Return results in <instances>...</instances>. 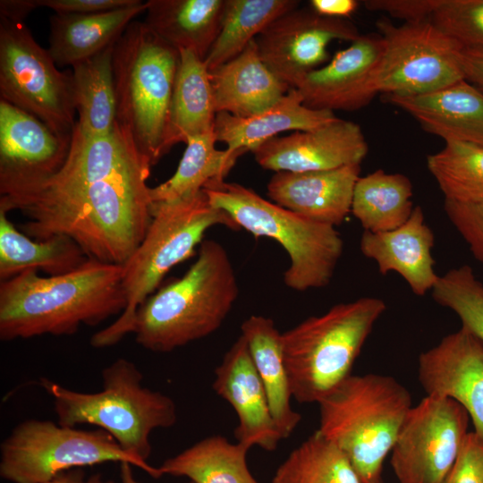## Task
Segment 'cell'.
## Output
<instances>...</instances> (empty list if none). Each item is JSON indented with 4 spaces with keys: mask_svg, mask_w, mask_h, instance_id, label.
Returning a JSON list of instances; mask_svg holds the SVG:
<instances>
[{
    "mask_svg": "<svg viewBox=\"0 0 483 483\" xmlns=\"http://www.w3.org/2000/svg\"><path fill=\"white\" fill-rule=\"evenodd\" d=\"M123 267L89 258L55 276L29 270L0 282V339L72 335L123 313Z\"/></svg>",
    "mask_w": 483,
    "mask_h": 483,
    "instance_id": "1",
    "label": "cell"
},
{
    "mask_svg": "<svg viewBox=\"0 0 483 483\" xmlns=\"http://www.w3.org/2000/svg\"><path fill=\"white\" fill-rule=\"evenodd\" d=\"M239 294L225 249L203 240L198 258L180 278L163 285L138 309L132 334L144 349L169 352L216 332Z\"/></svg>",
    "mask_w": 483,
    "mask_h": 483,
    "instance_id": "2",
    "label": "cell"
},
{
    "mask_svg": "<svg viewBox=\"0 0 483 483\" xmlns=\"http://www.w3.org/2000/svg\"><path fill=\"white\" fill-rule=\"evenodd\" d=\"M150 212L144 239L122 266L126 307L116 320L92 335L95 348L114 345L132 333L138 309L172 267L195 253L209 228L220 225L240 229L226 212L210 204L203 190L173 201L151 202Z\"/></svg>",
    "mask_w": 483,
    "mask_h": 483,
    "instance_id": "3",
    "label": "cell"
},
{
    "mask_svg": "<svg viewBox=\"0 0 483 483\" xmlns=\"http://www.w3.org/2000/svg\"><path fill=\"white\" fill-rule=\"evenodd\" d=\"M102 389L86 393L47 378L40 386L51 396L57 423L66 427L96 426L113 436L127 453L148 462L150 435L177 422V407L168 395L142 385L137 366L119 358L101 371Z\"/></svg>",
    "mask_w": 483,
    "mask_h": 483,
    "instance_id": "4",
    "label": "cell"
},
{
    "mask_svg": "<svg viewBox=\"0 0 483 483\" xmlns=\"http://www.w3.org/2000/svg\"><path fill=\"white\" fill-rule=\"evenodd\" d=\"M318 404L317 431L345 454L361 483L379 480L412 407L410 392L390 376L350 375Z\"/></svg>",
    "mask_w": 483,
    "mask_h": 483,
    "instance_id": "5",
    "label": "cell"
},
{
    "mask_svg": "<svg viewBox=\"0 0 483 483\" xmlns=\"http://www.w3.org/2000/svg\"><path fill=\"white\" fill-rule=\"evenodd\" d=\"M179 61V51L143 21H133L114 45L116 123L151 166L166 154L169 108Z\"/></svg>",
    "mask_w": 483,
    "mask_h": 483,
    "instance_id": "6",
    "label": "cell"
},
{
    "mask_svg": "<svg viewBox=\"0 0 483 483\" xmlns=\"http://www.w3.org/2000/svg\"><path fill=\"white\" fill-rule=\"evenodd\" d=\"M386 309L382 299L361 297L334 305L281 334L292 398L318 403L351 374L375 324Z\"/></svg>",
    "mask_w": 483,
    "mask_h": 483,
    "instance_id": "7",
    "label": "cell"
},
{
    "mask_svg": "<svg viewBox=\"0 0 483 483\" xmlns=\"http://www.w3.org/2000/svg\"><path fill=\"white\" fill-rule=\"evenodd\" d=\"M203 191L210 204L226 212L239 228L282 245L290 258L284 274L286 286L304 292L329 284L343 250L335 226L303 217L239 183L223 181Z\"/></svg>",
    "mask_w": 483,
    "mask_h": 483,
    "instance_id": "8",
    "label": "cell"
},
{
    "mask_svg": "<svg viewBox=\"0 0 483 483\" xmlns=\"http://www.w3.org/2000/svg\"><path fill=\"white\" fill-rule=\"evenodd\" d=\"M151 165L137 160L94 183L80 204L49 231L64 234L89 258L123 266L145 237L151 222Z\"/></svg>",
    "mask_w": 483,
    "mask_h": 483,
    "instance_id": "9",
    "label": "cell"
},
{
    "mask_svg": "<svg viewBox=\"0 0 483 483\" xmlns=\"http://www.w3.org/2000/svg\"><path fill=\"white\" fill-rule=\"evenodd\" d=\"M109 462H129L154 479L163 476L159 468L127 453L99 428L30 419L14 427L0 446V475L12 483H47L73 468Z\"/></svg>",
    "mask_w": 483,
    "mask_h": 483,
    "instance_id": "10",
    "label": "cell"
},
{
    "mask_svg": "<svg viewBox=\"0 0 483 483\" xmlns=\"http://www.w3.org/2000/svg\"><path fill=\"white\" fill-rule=\"evenodd\" d=\"M140 159L146 160L117 123L109 135L98 138L84 136L75 124L61 169L25 195L0 199V210H21L30 218L21 225L23 233L45 240L53 226L78 208L90 186Z\"/></svg>",
    "mask_w": 483,
    "mask_h": 483,
    "instance_id": "11",
    "label": "cell"
},
{
    "mask_svg": "<svg viewBox=\"0 0 483 483\" xmlns=\"http://www.w3.org/2000/svg\"><path fill=\"white\" fill-rule=\"evenodd\" d=\"M0 99L72 137L77 121L72 74L58 70L24 22L1 16Z\"/></svg>",
    "mask_w": 483,
    "mask_h": 483,
    "instance_id": "12",
    "label": "cell"
},
{
    "mask_svg": "<svg viewBox=\"0 0 483 483\" xmlns=\"http://www.w3.org/2000/svg\"><path fill=\"white\" fill-rule=\"evenodd\" d=\"M376 26L384 39L373 80L377 94L423 95L465 80L463 47L430 21L395 26L384 18Z\"/></svg>",
    "mask_w": 483,
    "mask_h": 483,
    "instance_id": "13",
    "label": "cell"
},
{
    "mask_svg": "<svg viewBox=\"0 0 483 483\" xmlns=\"http://www.w3.org/2000/svg\"><path fill=\"white\" fill-rule=\"evenodd\" d=\"M470 417L455 401L426 395L409 411L391 451L399 483H443L468 434Z\"/></svg>",
    "mask_w": 483,
    "mask_h": 483,
    "instance_id": "14",
    "label": "cell"
},
{
    "mask_svg": "<svg viewBox=\"0 0 483 483\" xmlns=\"http://www.w3.org/2000/svg\"><path fill=\"white\" fill-rule=\"evenodd\" d=\"M360 36L349 19L318 14L310 7H296L281 15L255 38L261 59L291 89L329 58L332 41L352 42Z\"/></svg>",
    "mask_w": 483,
    "mask_h": 483,
    "instance_id": "15",
    "label": "cell"
},
{
    "mask_svg": "<svg viewBox=\"0 0 483 483\" xmlns=\"http://www.w3.org/2000/svg\"><path fill=\"white\" fill-rule=\"evenodd\" d=\"M72 139L0 99V199L25 195L55 174Z\"/></svg>",
    "mask_w": 483,
    "mask_h": 483,
    "instance_id": "16",
    "label": "cell"
},
{
    "mask_svg": "<svg viewBox=\"0 0 483 483\" xmlns=\"http://www.w3.org/2000/svg\"><path fill=\"white\" fill-rule=\"evenodd\" d=\"M368 151L360 125L337 117L315 129L272 138L251 152L264 169L300 173L360 165Z\"/></svg>",
    "mask_w": 483,
    "mask_h": 483,
    "instance_id": "17",
    "label": "cell"
},
{
    "mask_svg": "<svg viewBox=\"0 0 483 483\" xmlns=\"http://www.w3.org/2000/svg\"><path fill=\"white\" fill-rule=\"evenodd\" d=\"M419 380L428 395L459 403L483 439V343L468 330L444 336L419 357Z\"/></svg>",
    "mask_w": 483,
    "mask_h": 483,
    "instance_id": "18",
    "label": "cell"
},
{
    "mask_svg": "<svg viewBox=\"0 0 483 483\" xmlns=\"http://www.w3.org/2000/svg\"><path fill=\"white\" fill-rule=\"evenodd\" d=\"M384 51L380 34L360 35L297 88L303 104L316 110L352 112L368 106L377 94L373 80Z\"/></svg>",
    "mask_w": 483,
    "mask_h": 483,
    "instance_id": "19",
    "label": "cell"
},
{
    "mask_svg": "<svg viewBox=\"0 0 483 483\" xmlns=\"http://www.w3.org/2000/svg\"><path fill=\"white\" fill-rule=\"evenodd\" d=\"M214 391L233 407L238 417L237 442L274 451L283 439L268 403L265 387L254 366L246 340L241 335L215 370Z\"/></svg>",
    "mask_w": 483,
    "mask_h": 483,
    "instance_id": "20",
    "label": "cell"
},
{
    "mask_svg": "<svg viewBox=\"0 0 483 483\" xmlns=\"http://www.w3.org/2000/svg\"><path fill=\"white\" fill-rule=\"evenodd\" d=\"M360 165L312 172H276L267 194L274 203L310 220L341 225L352 211Z\"/></svg>",
    "mask_w": 483,
    "mask_h": 483,
    "instance_id": "21",
    "label": "cell"
},
{
    "mask_svg": "<svg viewBox=\"0 0 483 483\" xmlns=\"http://www.w3.org/2000/svg\"><path fill=\"white\" fill-rule=\"evenodd\" d=\"M434 243L435 235L425 221L423 209L416 206L409 219L395 229L364 231L360 249L376 262L380 274L396 272L414 294L423 296L431 292L439 276L434 269Z\"/></svg>",
    "mask_w": 483,
    "mask_h": 483,
    "instance_id": "22",
    "label": "cell"
},
{
    "mask_svg": "<svg viewBox=\"0 0 483 483\" xmlns=\"http://www.w3.org/2000/svg\"><path fill=\"white\" fill-rule=\"evenodd\" d=\"M384 96L445 142L483 145V91L467 80L423 95Z\"/></svg>",
    "mask_w": 483,
    "mask_h": 483,
    "instance_id": "23",
    "label": "cell"
},
{
    "mask_svg": "<svg viewBox=\"0 0 483 483\" xmlns=\"http://www.w3.org/2000/svg\"><path fill=\"white\" fill-rule=\"evenodd\" d=\"M209 78L216 113L238 117L269 109L291 89L263 62L255 39L240 55L209 71Z\"/></svg>",
    "mask_w": 483,
    "mask_h": 483,
    "instance_id": "24",
    "label": "cell"
},
{
    "mask_svg": "<svg viewBox=\"0 0 483 483\" xmlns=\"http://www.w3.org/2000/svg\"><path fill=\"white\" fill-rule=\"evenodd\" d=\"M335 118L333 112L306 106L298 89H290L275 106L252 116L216 113L214 133L216 141L225 143L227 150L244 154L280 132L315 129Z\"/></svg>",
    "mask_w": 483,
    "mask_h": 483,
    "instance_id": "25",
    "label": "cell"
},
{
    "mask_svg": "<svg viewBox=\"0 0 483 483\" xmlns=\"http://www.w3.org/2000/svg\"><path fill=\"white\" fill-rule=\"evenodd\" d=\"M147 2L96 13H55L49 19L48 51L57 66L74 65L113 46Z\"/></svg>",
    "mask_w": 483,
    "mask_h": 483,
    "instance_id": "26",
    "label": "cell"
},
{
    "mask_svg": "<svg viewBox=\"0 0 483 483\" xmlns=\"http://www.w3.org/2000/svg\"><path fill=\"white\" fill-rule=\"evenodd\" d=\"M179 54L165 136L166 153L177 143L213 132L216 115L204 60L190 49L179 50Z\"/></svg>",
    "mask_w": 483,
    "mask_h": 483,
    "instance_id": "27",
    "label": "cell"
},
{
    "mask_svg": "<svg viewBox=\"0 0 483 483\" xmlns=\"http://www.w3.org/2000/svg\"><path fill=\"white\" fill-rule=\"evenodd\" d=\"M225 0H148L144 23L175 49L205 59L220 30Z\"/></svg>",
    "mask_w": 483,
    "mask_h": 483,
    "instance_id": "28",
    "label": "cell"
},
{
    "mask_svg": "<svg viewBox=\"0 0 483 483\" xmlns=\"http://www.w3.org/2000/svg\"><path fill=\"white\" fill-rule=\"evenodd\" d=\"M251 359L265 387L275 425L283 437L290 436L301 417L291 404L292 399L284 360L281 334L272 318L252 315L241 326Z\"/></svg>",
    "mask_w": 483,
    "mask_h": 483,
    "instance_id": "29",
    "label": "cell"
},
{
    "mask_svg": "<svg viewBox=\"0 0 483 483\" xmlns=\"http://www.w3.org/2000/svg\"><path fill=\"white\" fill-rule=\"evenodd\" d=\"M89 258L69 236L55 234L38 241L20 232L0 210V280H9L29 270L48 276L69 273Z\"/></svg>",
    "mask_w": 483,
    "mask_h": 483,
    "instance_id": "30",
    "label": "cell"
},
{
    "mask_svg": "<svg viewBox=\"0 0 483 483\" xmlns=\"http://www.w3.org/2000/svg\"><path fill=\"white\" fill-rule=\"evenodd\" d=\"M114 45L72 66L76 127L86 137L107 136L116 125Z\"/></svg>",
    "mask_w": 483,
    "mask_h": 483,
    "instance_id": "31",
    "label": "cell"
},
{
    "mask_svg": "<svg viewBox=\"0 0 483 483\" xmlns=\"http://www.w3.org/2000/svg\"><path fill=\"white\" fill-rule=\"evenodd\" d=\"M250 448L220 435L210 436L167 458L158 468L162 475L186 477L193 483H258L247 465Z\"/></svg>",
    "mask_w": 483,
    "mask_h": 483,
    "instance_id": "32",
    "label": "cell"
},
{
    "mask_svg": "<svg viewBox=\"0 0 483 483\" xmlns=\"http://www.w3.org/2000/svg\"><path fill=\"white\" fill-rule=\"evenodd\" d=\"M412 194V184L406 175L377 169L358 179L351 213L364 231H390L411 216L414 208Z\"/></svg>",
    "mask_w": 483,
    "mask_h": 483,
    "instance_id": "33",
    "label": "cell"
},
{
    "mask_svg": "<svg viewBox=\"0 0 483 483\" xmlns=\"http://www.w3.org/2000/svg\"><path fill=\"white\" fill-rule=\"evenodd\" d=\"M214 131L190 138L179 165L167 181L149 188L151 202H166L194 195L206 186L223 182L239 152L216 148Z\"/></svg>",
    "mask_w": 483,
    "mask_h": 483,
    "instance_id": "34",
    "label": "cell"
},
{
    "mask_svg": "<svg viewBox=\"0 0 483 483\" xmlns=\"http://www.w3.org/2000/svg\"><path fill=\"white\" fill-rule=\"evenodd\" d=\"M297 0H225L219 33L204 59L209 71L232 60Z\"/></svg>",
    "mask_w": 483,
    "mask_h": 483,
    "instance_id": "35",
    "label": "cell"
},
{
    "mask_svg": "<svg viewBox=\"0 0 483 483\" xmlns=\"http://www.w3.org/2000/svg\"><path fill=\"white\" fill-rule=\"evenodd\" d=\"M272 483H361L345 454L315 431L276 469Z\"/></svg>",
    "mask_w": 483,
    "mask_h": 483,
    "instance_id": "36",
    "label": "cell"
},
{
    "mask_svg": "<svg viewBox=\"0 0 483 483\" xmlns=\"http://www.w3.org/2000/svg\"><path fill=\"white\" fill-rule=\"evenodd\" d=\"M427 167L445 200L483 204V145L448 141L428 155Z\"/></svg>",
    "mask_w": 483,
    "mask_h": 483,
    "instance_id": "37",
    "label": "cell"
},
{
    "mask_svg": "<svg viewBox=\"0 0 483 483\" xmlns=\"http://www.w3.org/2000/svg\"><path fill=\"white\" fill-rule=\"evenodd\" d=\"M433 300L453 311L468 330L483 343V283L468 265L439 275L431 290Z\"/></svg>",
    "mask_w": 483,
    "mask_h": 483,
    "instance_id": "38",
    "label": "cell"
},
{
    "mask_svg": "<svg viewBox=\"0 0 483 483\" xmlns=\"http://www.w3.org/2000/svg\"><path fill=\"white\" fill-rule=\"evenodd\" d=\"M430 21L463 48L483 49V0H441Z\"/></svg>",
    "mask_w": 483,
    "mask_h": 483,
    "instance_id": "39",
    "label": "cell"
},
{
    "mask_svg": "<svg viewBox=\"0 0 483 483\" xmlns=\"http://www.w3.org/2000/svg\"><path fill=\"white\" fill-rule=\"evenodd\" d=\"M449 221L483 266V204H463L445 200Z\"/></svg>",
    "mask_w": 483,
    "mask_h": 483,
    "instance_id": "40",
    "label": "cell"
},
{
    "mask_svg": "<svg viewBox=\"0 0 483 483\" xmlns=\"http://www.w3.org/2000/svg\"><path fill=\"white\" fill-rule=\"evenodd\" d=\"M443 483H483V439L468 432Z\"/></svg>",
    "mask_w": 483,
    "mask_h": 483,
    "instance_id": "41",
    "label": "cell"
},
{
    "mask_svg": "<svg viewBox=\"0 0 483 483\" xmlns=\"http://www.w3.org/2000/svg\"><path fill=\"white\" fill-rule=\"evenodd\" d=\"M441 0H366L364 6L370 12H383L393 18L408 22L430 21Z\"/></svg>",
    "mask_w": 483,
    "mask_h": 483,
    "instance_id": "42",
    "label": "cell"
},
{
    "mask_svg": "<svg viewBox=\"0 0 483 483\" xmlns=\"http://www.w3.org/2000/svg\"><path fill=\"white\" fill-rule=\"evenodd\" d=\"M38 7L55 13L87 14L111 11L133 4L137 0H36Z\"/></svg>",
    "mask_w": 483,
    "mask_h": 483,
    "instance_id": "43",
    "label": "cell"
},
{
    "mask_svg": "<svg viewBox=\"0 0 483 483\" xmlns=\"http://www.w3.org/2000/svg\"><path fill=\"white\" fill-rule=\"evenodd\" d=\"M360 3L356 0H311L309 7L318 14L348 19L358 9Z\"/></svg>",
    "mask_w": 483,
    "mask_h": 483,
    "instance_id": "44",
    "label": "cell"
},
{
    "mask_svg": "<svg viewBox=\"0 0 483 483\" xmlns=\"http://www.w3.org/2000/svg\"><path fill=\"white\" fill-rule=\"evenodd\" d=\"M462 64L465 80L483 89V49L463 48Z\"/></svg>",
    "mask_w": 483,
    "mask_h": 483,
    "instance_id": "45",
    "label": "cell"
},
{
    "mask_svg": "<svg viewBox=\"0 0 483 483\" xmlns=\"http://www.w3.org/2000/svg\"><path fill=\"white\" fill-rule=\"evenodd\" d=\"M38 8L36 0H1L0 16L13 21H22Z\"/></svg>",
    "mask_w": 483,
    "mask_h": 483,
    "instance_id": "46",
    "label": "cell"
},
{
    "mask_svg": "<svg viewBox=\"0 0 483 483\" xmlns=\"http://www.w3.org/2000/svg\"><path fill=\"white\" fill-rule=\"evenodd\" d=\"M47 483H114L112 480H104L100 475H93L85 479L83 473L79 470H69L64 471Z\"/></svg>",
    "mask_w": 483,
    "mask_h": 483,
    "instance_id": "47",
    "label": "cell"
},
{
    "mask_svg": "<svg viewBox=\"0 0 483 483\" xmlns=\"http://www.w3.org/2000/svg\"><path fill=\"white\" fill-rule=\"evenodd\" d=\"M131 466L129 462L120 463L122 483H139L133 475Z\"/></svg>",
    "mask_w": 483,
    "mask_h": 483,
    "instance_id": "48",
    "label": "cell"
},
{
    "mask_svg": "<svg viewBox=\"0 0 483 483\" xmlns=\"http://www.w3.org/2000/svg\"><path fill=\"white\" fill-rule=\"evenodd\" d=\"M375 483H385V482L382 480V479H380L379 480H377V481L375 482Z\"/></svg>",
    "mask_w": 483,
    "mask_h": 483,
    "instance_id": "49",
    "label": "cell"
},
{
    "mask_svg": "<svg viewBox=\"0 0 483 483\" xmlns=\"http://www.w3.org/2000/svg\"><path fill=\"white\" fill-rule=\"evenodd\" d=\"M191 483H193V482H191Z\"/></svg>",
    "mask_w": 483,
    "mask_h": 483,
    "instance_id": "50",
    "label": "cell"
}]
</instances>
